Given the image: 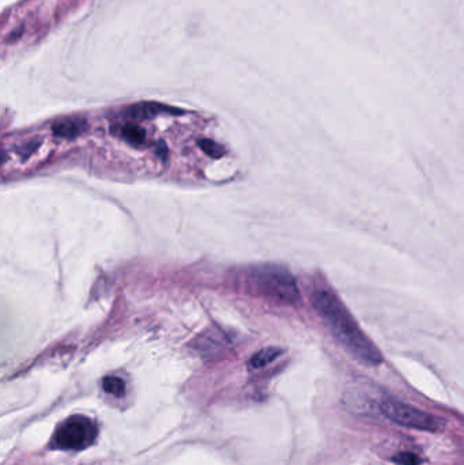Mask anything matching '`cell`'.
Returning a JSON list of instances; mask_svg holds the SVG:
<instances>
[{"mask_svg": "<svg viewBox=\"0 0 464 465\" xmlns=\"http://www.w3.org/2000/svg\"><path fill=\"white\" fill-rule=\"evenodd\" d=\"M311 299L316 313L349 354L371 366H377L383 362L380 350L362 332L355 319L333 291L326 287L316 288Z\"/></svg>", "mask_w": 464, "mask_h": 465, "instance_id": "obj_1", "label": "cell"}, {"mask_svg": "<svg viewBox=\"0 0 464 465\" xmlns=\"http://www.w3.org/2000/svg\"><path fill=\"white\" fill-rule=\"evenodd\" d=\"M379 407H380L382 413L387 419L404 427L429 431V433H440L445 429L444 419L430 415L422 409H418L399 400L390 399V398L384 399L379 404Z\"/></svg>", "mask_w": 464, "mask_h": 465, "instance_id": "obj_2", "label": "cell"}, {"mask_svg": "<svg viewBox=\"0 0 464 465\" xmlns=\"http://www.w3.org/2000/svg\"><path fill=\"white\" fill-rule=\"evenodd\" d=\"M98 434L97 424L85 415H74L59 424L54 434V446L63 451H82L90 446Z\"/></svg>", "mask_w": 464, "mask_h": 465, "instance_id": "obj_3", "label": "cell"}, {"mask_svg": "<svg viewBox=\"0 0 464 465\" xmlns=\"http://www.w3.org/2000/svg\"><path fill=\"white\" fill-rule=\"evenodd\" d=\"M262 291L286 305H296L301 299L298 284L294 276L280 266H265L256 275Z\"/></svg>", "mask_w": 464, "mask_h": 465, "instance_id": "obj_4", "label": "cell"}, {"mask_svg": "<svg viewBox=\"0 0 464 465\" xmlns=\"http://www.w3.org/2000/svg\"><path fill=\"white\" fill-rule=\"evenodd\" d=\"M86 128H87V123L83 119L68 117V119H62V120L54 123L52 133L58 137L75 139V137H78L85 133Z\"/></svg>", "mask_w": 464, "mask_h": 465, "instance_id": "obj_5", "label": "cell"}, {"mask_svg": "<svg viewBox=\"0 0 464 465\" xmlns=\"http://www.w3.org/2000/svg\"><path fill=\"white\" fill-rule=\"evenodd\" d=\"M282 354V350L278 347H267L261 351H258L250 361V365L252 369H262L267 365L272 363L279 355Z\"/></svg>", "mask_w": 464, "mask_h": 465, "instance_id": "obj_6", "label": "cell"}, {"mask_svg": "<svg viewBox=\"0 0 464 465\" xmlns=\"http://www.w3.org/2000/svg\"><path fill=\"white\" fill-rule=\"evenodd\" d=\"M164 111L176 112L173 109H169V108L158 105V104H139V105H135L130 109V116L136 117V119H148V117H153V116H155V115H158L159 112H164Z\"/></svg>", "mask_w": 464, "mask_h": 465, "instance_id": "obj_7", "label": "cell"}, {"mask_svg": "<svg viewBox=\"0 0 464 465\" xmlns=\"http://www.w3.org/2000/svg\"><path fill=\"white\" fill-rule=\"evenodd\" d=\"M102 388L107 394L113 395L116 398H122L126 394V383L115 376L111 377H105L102 381Z\"/></svg>", "mask_w": 464, "mask_h": 465, "instance_id": "obj_8", "label": "cell"}, {"mask_svg": "<svg viewBox=\"0 0 464 465\" xmlns=\"http://www.w3.org/2000/svg\"><path fill=\"white\" fill-rule=\"evenodd\" d=\"M122 133H123V137L129 143H133V144H142L146 140V131L136 124L124 126L123 130H122Z\"/></svg>", "mask_w": 464, "mask_h": 465, "instance_id": "obj_9", "label": "cell"}, {"mask_svg": "<svg viewBox=\"0 0 464 465\" xmlns=\"http://www.w3.org/2000/svg\"><path fill=\"white\" fill-rule=\"evenodd\" d=\"M199 146L200 148L211 158H221L225 154V148L211 139H200Z\"/></svg>", "mask_w": 464, "mask_h": 465, "instance_id": "obj_10", "label": "cell"}, {"mask_svg": "<svg viewBox=\"0 0 464 465\" xmlns=\"http://www.w3.org/2000/svg\"><path fill=\"white\" fill-rule=\"evenodd\" d=\"M393 462L397 465H419L422 463L421 457L411 452H400L393 457Z\"/></svg>", "mask_w": 464, "mask_h": 465, "instance_id": "obj_11", "label": "cell"}]
</instances>
